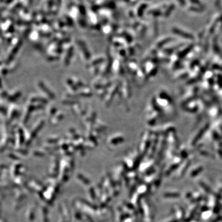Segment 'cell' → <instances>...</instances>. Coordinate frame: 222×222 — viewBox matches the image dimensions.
Returning a JSON list of instances; mask_svg holds the SVG:
<instances>
[{"label": "cell", "mask_w": 222, "mask_h": 222, "mask_svg": "<svg viewBox=\"0 0 222 222\" xmlns=\"http://www.w3.org/2000/svg\"><path fill=\"white\" fill-rule=\"evenodd\" d=\"M178 165L177 164V165H173V166H172V167L167 171V172H166V175H170V173H171V172H172L173 171H174L175 169H177V167H178Z\"/></svg>", "instance_id": "3"}, {"label": "cell", "mask_w": 222, "mask_h": 222, "mask_svg": "<svg viewBox=\"0 0 222 222\" xmlns=\"http://www.w3.org/2000/svg\"><path fill=\"white\" fill-rule=\"evenodd\" d=\"M200 185L201 186H202V187H203V188L206 191H207V192H211V190L209 188V187H207V186L205 185V184H204V183H200ZM210 193V192H209Z\"/></svg>", "instance_id": "4"}, {"label": "cell", "mask_w": 222, "mask_h": 222, "mask_svg": "<svg viewBox=\"0 0 222 222\" xmlns=\"http://www.w3.org/2000/svg\"><path fill=\"white\" fill-rule=\"evenodd\" d=\"M218 221V220L217 219H216V220H214V221H212V222H217Z\"/></svg>", "instance_id": "5"}, {"label": "cell", "mask_w": 222, "mask_h": 222, "mask_svg": "<svg viewBox=\"0 0 222 222\" xmlns=\"http://www.w3.org/2000/svg\"><path fill=\"white\" fill-rule=\"evenodd\" d=\"M164 196L166 198H178L180 196V194L179 193L174 192V193H166L164 194Z\"/></svg>", "instance_id": "1"}, {"label": "cell", "mask_w": 222, "mask_h": 222, "mask_svg": "<svg viewBox=\"0 0 222 222\" xmlns=\"http://www.w3.org/2000/svg\"><path fill=\"white\" fill-rule=\"evenodd\" d=\"M203 170V168H202V167H200V168H199V169H197L196 170H194L192 173H191V177H196V176H197V175H199V173L201 172H202Z\"/></svg>", "instance_id": "2"}]
</instances>
